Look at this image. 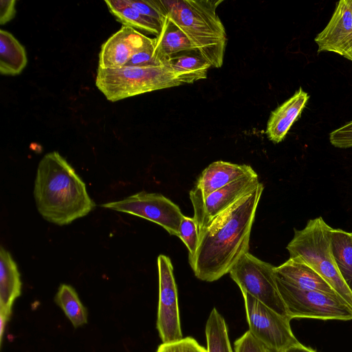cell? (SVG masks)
I'll return each mask as SVG.
<instances>
[{
  "instance_id": "cell-1",
  "label": "cell",
  "mask_w": 352,
  "mask_h": 352,
  "mask_svg": "<svg viewBox=\"0 0 352 352\" xmlns=\"http://www.w3.org/2000/svg\"><path fill=\"white\" fill-rule=\"evenodd\" d=\"M263 188L261 183L210 223L199 239L190 265L198 279L219 280L249 252L252 227Z\"/></svg>"
},
{
  "instance_id": "cell-2",
  "label": "cell",
  "mask_w": 352,
  "mask_h": 352,
  "mask_svg": "<svg viewBox=\"0 0 352 352\" xmlns=\"http://www.w3.org/2000/svg\"><path fill=\"white\" fill-rule=\"evenodd\" d=\"M34 196L41 216L58 226L87 215L96 206L85 182L57 151L48 153L41 160Z\"/></svg>"
},
{
  "instance_id": "cell-3",
  "label": "cell",
  "mask_w": 352,
  "mask_h": 352,
  "mask_svg": "<svg viewBox=\"0 0 352 352\" xmlns=\"http://www.w3.org/2000/svg\"><path fill=\"white\" fill-rule=\"evenodd\" d=\"M161 2L168 18L184 32L195 52L212 67H221L228 38L216 10L223 1L161 0Z\"/></svg>"
},
{
  "instance_id": "cell-4",
  "label": "cell",
  "mask_w": 352,
  "mask_h": 352,
  "mask_svg": "<svg viewBox=\"0 0 352 352\" xmlns=\"http://www.w3.org/2000/svg\"><path fill=\"white\" fill-rule=\"evenodd\" d=\"M331 229L322 217L310 219L287 245L290 257L299 256L314 269L336 293L352 308V292L342 278L334 260Z\"/></svg>"
},
{
  "instance_id": "cell-5",
  "label": "cell",
  "mask_w": 352,
  "mask_h": 352,
  "mask_svg": "<svg viewBox=\"0 0 352 352\" xmlns=\"http://www.w3.org/2000/svg\"><path fill=\"white\" fill-rule=\"evenodd\" d=\"M182 85L167 60L166 64L147 67H98L96 78V87L111 102Z\"/></svg>"
},
{
  "instance_id": "cell-6",
  "label": "cell",
  "mask_w": 352,
  "mask_h": 352,
  "mask_svg": "<svg viewBox=\"0 0 352 352\" xmlns=\"http://www.w3.org/2000/svg\"><path fill=\"white\" fill-rule=\"evenodd\" d=\"M275 280L291 320H352V308L338 295L299 289L276 277Z\"/></svg>"
},
{
  "instance_id": "cell-7",
  "label": "cell",
  "mask_w": 352,
  "mask_h": 352,
  "mask_svg": "<svg viewBox=\"0 0 352 352\" xmlns=\"http://www.w3.org/2000/svg\"><path fill=\"white\" fill-rule=\"evenodd\" d=\"M274 267L248 252L241 257L229 274L241 292L250 294L280 315L290 319L278 290Z\"/></svg>"
},
{
  "instance_id": "cell-8",
  "label": "cell",
  "mask_w": 352,
  "mask_h": 352,
  "mask_svg": "<svg viewBox=\"0 0 352 352\" xmlns=\"http://www.w3.org/2000/svg\"><path fill=\"white\" fill-rule=\"evenodd\" d=\"M249 331L267 348L283 352L298 342L290 319L272 310L250 294L242 292Z\"/></svg>"
},
{
  "instance_id": "cell-9",
  "label": "cell",
  "mask_w": 352,
  "mask_h": 352,
  "mask_svg": "<svg viewBox=\"0 0 352 352\" xmlns=\"http://www.w3.org/2000/svg\"><path fill=\"white\" fill-rule=\"evenodd\" d=\"M101 207L147 219L162 226L170 235L177 236L184 216L179 206L167 197L145 191L122 200L101 204Z\"/></svg>"
},
{
  "instance_id": "cell-10",
  "label": "cell",
  "mask_w": 352,
  "mask_h": 352,
  "mask_svg": "<svg viewBox=\"0 0 352 352\" xmlns=\"http://www.w3.org/2000/svg\"><path fill=\"white\" fill-rule=\"evenodd\" d=\"M159 302L157 329L162 343L183 338L178 306L177 285L170 258L164 254L157 257Z\"/></svg>"
},
{
  "instance_id": "cell-11",
  "label": "cell",
  "mask_w": 352,
  "mask_h": 352,
  "mask_svg": "<svg viewBox=\"0 0 352 352\" xmlns=\"http://www.w3.org/2000/svg\"><path fill=\"white\" fill-rule=\"evenodd\" d=\"M260 184L255 172L213 192L204 200L190 197L194 209L193 218L197 223L199 239L214 218L255 190Z\"/></svg>"
},
{
  "instance_id": "cell-12",
  "label": "cell",
  "mask_w": 352,
  "mask_h": 352,
  "mask_svg": "<svg viewBox=\"0 0 352 352\" xmlns=\"http://www.w3.org/2000/svg\"><path fill=\"white\" fill-rule=\"evenodd\" d=\"M154 45L155 38H149L131 27L122 25L102 45L98 67H124L135 54Z\"/></svg>"
},
{
  "instance_id": "cell-13",
  "label": "cell",
  "mask_w": 352,
  "mask_h": 352,
  "mask_svg": "<svg viewBox=\"0 0 352 352\" xmlns=\"http://www.w3.org/2000/svg\"><path fill=\"white\" fill-rule=\"evenodd\" d=\"M352 37V0H341L324 30L314 38L318 53L333 52L341 56Z\"/></svg>"
},
{
  "instance_id": "cell-14",
  "label": "cell",
  "mask_w": 352,
  "mask_h": 352,
  "mask_svg": "<svg viewBox=\"0 0 352 352\" xmlns=\"http://www.w3.org/2000/svg\"><path fill=\"white\" fill-rule=\"evenodd\" d=\"M254 173L249 165L214 162L203 170L196 186L190 191V197L204 200L213 192Z\"/></svg>"
},
{
  "instance_id": "cell-15",
  "label": "cell",
  "mask_w": 352,
  "mask_h": 352,
  "mask_svg": "<svg viewBox=\"0 0 352 352\" xmlns=\"http://www.w3.org/2000/svg\"><path fill=\"white\" fill-rule=\"evenodd\" d=\"M274 276L299 289L338 295L327 281L299 256L289 257L285 263L275 267Z\"/></svg>"
},
{
  "instance_id": "cell-16",
  "label": "cell",
  "mask_w": 352,
  "mask_h": 352,
  "mask_svg": "<svg viewBox=\"0 0 352 352\" xmlns=\"http://www.w3.org/2000/svg\"><path fill=\"white\" fill-rule=\"evenodd\" d=\"M309 98V94L300 87L291 98L271 112L266 129L271 141L279 143L284 140L292 124L300 116Z\"/></svg>"
},
{
  "instance_id": "cell-17",
  "label": "cell",
  "mask_w": 352,
  "mask_h": 352,
  "mask_svg": "<svg viewBox=\"0 0 352 352\" xmlns=\"http://www.w3.org/2000/svg\"><path fill=\"white\" fill-rule=\"evenodd\" d=\"M22 283L17 265L10 253L0 250V316L9 320L14 300L21 295Z\"/></svg>"
},
{
  "instance_id": "cell-18",
  "label": "cell",
  "mask_w": 352,
  "mask_h": 352,
  "mask_svg": "<svg viewBox=\"0 0 352 352\" xmlns=\"http://www.w3.org/2000/svg\"><path fill=\"white\" fill-rule=\"evenodd\" d=\"M155 38V55L162 62L183 52H195L184 32L168 17L160 34Z\"/></svg>"
},
{
  "instance_id": "cell-19",
  "label": "cell",
  "mask_w": 352,
  "mask_h": 352,
  "mask_svg": "<svg viewBox=\"0 0 352 352\" xmlns=\"http://www.w3.org/2000/svg\"><path fill=\"white\" fill-rule=\"evenodd\" d=\"M109 12L122 25L131 27L139 32L155 35L160 34L162 26L132 7L128 0L105 1Z\"/></svg>"
},
{
  "instance_id": "cell-20",
  "label": "cell",
  "mask_w": 352,
  "mask_h": 352,
  "mask_svg": "<svg viewBox=\"0 0 352 352\" xmlns=\"http://www.w3.org/2000/svg\"><path fill=\"white\" fill-rule=\"evenodd\" d=\"M28 63L24 47L9 32L0 30V72L3 75L16 76Z\"/></svg>"
},
{
  "instance_id": "cell-21",
  "label": "cell",
  "mask_w": 352,
  "mask_h": 352,
  "mask_svg": "<svg viewBox=\"0 0 352 352\" xmlns=\"http://www.w3.org/2000/svg\"><path fill=\"white\" fill-rule=\"evenodd\" d=\"M190 52L180 53L167 58V63L182 85L206 79L208 69L212 67L197 53L192 54Z\"/></svg>"
},
{
  "instance_id": "cell-22",
  "label": "cell",
  "mask_w": 352,
  "mask_h": 352,
  "mask_svg": "<svg viewBox=\"0 0 352 352\" xmlns=\"http://www.w3.org/2000/svg\"><path fill=\"white\" fill-rule=\"evenodd\" d=\"M331 242L337 267L352 292V236L350 232L331 228Z\"/></svg>"
},
{
  "instance_id": "cell-23",
  "label": "cell",
  "mask_w": 352,
  "mask_h": 352,
  "mask_svg": "<svg viewBox=\"0 0 352 352\" xmlns=\"http://www.w3.org/2000/svg\"><path fill=\"white\" fill-rule=\"evenodd\" d=\"M55 302L75 328L87 322V310L72 286L61 284L56 294Z\"/></svg>"
},
{
  "instance_id": "cell-24",
  "label": "cell",
  "mask_w": 352,
  "mask_h": 352,
  "mask_svg": "<svg viewBox=\"0 0 352 352\" xmlns=\"http://www.w3.org/2000/svg\"><path fill=\"white\" fill-rule=\"evenodd\" d=\"M207 352H233L225 319L216 308L208 318L206 329Z\"/></svg>"
},
{
  "instance_id": "cell-25",
  "label": "cell",
  "mask_w": 352,
  "mask_h": 352,
  "mask_svg": "<svg viewBox=\"0 0 352 352\" xmlns=\"http://www.w3.org/2000/svg\"><path fill=\"white\" fill-rule=\"evenodd\" d=\"M178 237L188 250V261L191 265L194 261L199 244L197 226L193 217L184 216L179 228Z\"/></svg>"
},
{
  "instance_id": "cell-26",
  "label": "cell",
  "mask_w": 352,
  "mask_h": 352,
  "mask_svg": "<svg viewBox=\"0 0 352 352\" xmlns=\"http://www.w3.org/2000/svg\"><path fill=\"white\" fill-rule=\"evenodd\" d=\"M128 2L141 14L157 22L162 28L167 19V14L161 0H128Z\"/></svg>"
},
{
  "instance_id": "cell-27",
  "label": "cell",
  "mask_w": 352,
  "mask_h": 352,
  "mask_svg": "<svg viewBox=\"0 0 352 352\" xmlns=\"http://www.w3.org/2000/svg\"><path fill=\"white\" fill-rule=\"evenodd\" d=\"M156 352H207V349L193 338L186 337L176 342L162 343Z\"/></svg>"
},
{
  "instance_id": "cell-28",
  "label": "cell",
  "mask_w": 352,
  "mask_h": 352,
  "mask_svg": "<svg viewBox=\"0 0 352 352\" xmlns=\"http://www.w3.org/2000/svg\"><path fill=\"white\" fill-rule=\"evenodd\" d=\"M234 352H267L266 346L248 331L234 344Z\"/></svg>"
},
{
  "instance_id": "cell-29",
  "label": "cell",
  "mask_w": 352,
  "mask_h": 352,
  "mask_svg": "<svg viewBox=\"0 0 352 352\" xmlns=\"http://www.w3.org/2000/svg\"><path fill=\"white\" fill-rule=\"evenodd\" d=\"M155 55V45L135 54L125 66L147 67L166 64Z\"/></svg>"
},
{
  "instance_id": "cell-30",
  "label": "cell",
  "mask_w": 352,
  "mask_h": 352,
  "mask_svg": "<svg viewBox=\"0 0 352 352\" xmlns=\"http://www.w3.org/2000/svg\"><path fill=\"white\" fill-rule=\"evenodd\" d=\"M329 141L337 148L352 147V121L331 132Z\"/></svg>"
},
{
  "instance_id": "cell-31",
  "label": "cell",
  "mask_w": 352,
  "mask_h": 352,
  "mask_svg": "<svg viewBox=\"0 0 352 352\" xmlns=\"http://www.w3.org/2000/svg\"><path fill=\"white\" fill-rule=\"evenodd\" d=\"M14 0H1L0 1V23L6 24L15 16L16 8Z\"/></svg>"
},
{
  "instance_id": "cell-32",
  "label": "cell",
  "mask_w": 352,
  "mask_h": 352,
  "mask_svg": "<svg viewBox=\"0 0 352 352\" xmlns=\"http://www.w3.org/2000/svg\"><path fill=\"white\" fill-rule=\"evenodd\" d=\"M283 352H316V351L309 347L305 346V345L300 344L298 342V343L287 347Z\"/></svg>"
},
{
  "instance_id": "cell-33",
  "label": "cell",
  "mask_w": 352,
  "mask_h": 352,
  "mask_svg": "<svg viewBox=\"0 0 352 352\" xmlns=\"http://www.w3.org/2000/svg\"><path fill=\"white\" fill-rule=\"evenodd\" d=\"M342 56L352 61V37L345 48Z\"/></svg>"
},
{
  "instance_id": "cell-34",
  "label": "cell",
  "mask_w": 352,
  "mask_h": 352,
  "mask_svg": "<svg viewBox=\"0 0 352 352\" xmlns=\"http://www.w3.org/2000/svg\"><path fill=\"white\" fill-rule=\"evenodd\" d=\"M266 348H267V347H266ZM267 352H278V351H275V350L270 349H268V348H267Z\"/></svg>"
},
{
  "instance_id": "cell-35",
  "label": "cell",
  "mask_w": 352,
  "mask_h": 352,
  "mask_svg": "<svg viewBox=\"0 0 352 352\" xmlns=\"http://www.w3.org/2000/svg\"><path fill=\"white\" fill-rule=\"evenodd\" d=\"M351 234L352 235V232H351Z\"/></svg>"
},
{
  "instance_id": "cell-36",
  "label": "cell",
  "mask_w": 352,
  "mask_h": 352,
  "mask_svg": "<svg viewBox=\"0 0 352 352\" xmlns=\"http://www.w3.org/2000/svg\"><path fill=\"white\" fill-rule=\"evenodd\" d=\"M351 233V232H350ZM352 236V235H351Z\"/></svg>"
}]
</instances>
